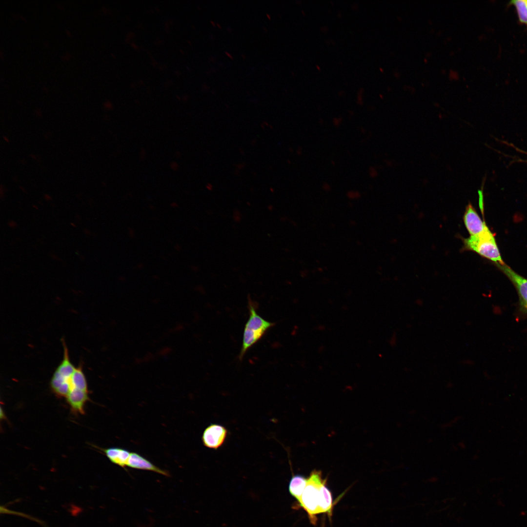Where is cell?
Here are the masks:
<instances>
[{
    "instance_id": "1",
    "label": "cell",
    "mask_w": 527,
    "mask_h": 527,
    "mask_svg": "<svg viewBox=\"0 0 527 527\" xmlns=\"http://www.w3.org/2000/svg\"><path fill=\"white\" fill-rule=\"evenodd\" d=\"M256 308L254 302L249 297V316L244 327L242 346L239 355V360H242L247 351L275 325L274 323L267 321L259 315Z\"/></svg>"
},
{
    "instance_id": "2",
    "label": "cell",
    "mask_w": 527,
    "mask_h": 527,
    "mask_svg": "<svg viewBox=\"0 0 527 527\" xmlns=\"http://www.w3.org/2000/svg\"><path fill=\"white\" fill-rule=\"evenodd\" d=\"M324 479L320 470H313L307 477L306 486L297 504L307 513L311 523H317V515L319 513L320 486Z\"/></svg>"
},
{
    "instance_id": "3",
    "label": "cell",
    "mask_w": 527,
    "mask_h": 527,
    "mask_svg": "<svg viewBox=\"0 0 527 527\" xmlns=\"http://www.w3.org/2000/svg\"><path fill=\"white\" fill-rule=\"evenodd\" d=\"M61 341L63 348V358L51 377L50 386L57 396L65 398L69 392L72 376L76 366L70 359L64 339L62 338Z\"/></svg>"
},
{
    "instance_id": "4",
    "label": "cell",
    "mask_w": 527,
    "mask_h": 527,
    "mask_svg": "<svg viewBox=\"0 0 527 527\" xmlns=\"http://www.w3.org/2000/svg\"><path fill=\"white\" fill-rule=\"evenodd\" d=\"M464 243L465 249L473 251L495 264H504L494 236L489 228L464 239Z\"/></svg>"
},
{
    "instance_id": "5",
    "label": "cell",
    "mask_w": 527,
    "mask_h": 527,
    "mask_svg": "<svg viewBox=\"0 0 527 527\" xmlns=\"http://www.w3.org/2000/svg\"><path fill=\"white\" fill-rule=\"evenodd\" d=\"M496 264L515 287L521 308L527 313V279L517 273L505 263L502 264L496 263Z\"/></svg>"
},
{
    "instance_id": "6",
    "label": "cell",
    "mask_w": 527,
    "mask_h": 527,
    "mask_svg": "<svg viewBox=\"0 0 527 527\" xmlns=\"http://www.w3.org/2000/svg\"><path fill=\"white\" fill-rule=\"evenodd\" d=\"M227 429L219 424H211L204 430L202 436L203 445L217 449L223 444L227 436Z\"/></svg>"
},
{
    "instance_id": "7",
    "label": "cell",
    "mask_w": 527,
    "mask_h": 527,
    "mask_svg": "<svg viewBox=\"0 0 527 527\" xmlns=\"http://www.w3.org/2000/svg\"><path fill=\"white\" fill-rule=\"evenodd\" d=\"M463 220L470 236L479 234L488 228L470 203L466 206Z\"/></svg>"
},
{
    "instance_id": "8",
    "label": "cell",
    "mask_w": 527,
    "mask_h": 527,
    "mask_svg": "<svg viewBox=\"0 0 527 527\" xmlns=\"http://www.w3.org/2000/svg\"><path fill=\"white\" fill-rule=\"evenodd\" d=\"M127 466L135 469L152 471L166 476H170L167 471L157 467L149 460L135 452L130 453Z\"/></svg>"
},
{
    "instance_id": "9",
    "label": "cell",
    "mask_w": 527,
    "mask_h": 527,
    "mask_svg": "<svg viewBox=\"0 0 527 527\" xmlns=\"http://www.w3.org/2000/svg\"><path fill=\"white\" fill-rule=\"evenodd\" d=\"M106 456L113 464L122 468L127 466L130 452L124 448L109 447L102 449Z\"/></svg>"
},
{
    "instance_id": "10",
    "label": "cell",
    "mask_w": 527,
    "mask_h": 527,
    "mask_svg": "<svg viewBox=\"0 0 527 527\" xmlns=\"http://www.w3.org/2000/svg\"><path fill=\"white\" fill-rule=\"evenodd\" d=\"M326 481L325 479L320 488L319 513H326L331 516L333 507V499L331 492L326 486Z\"/></svg>"
},
{
    "instance_id": "11",
    "label": "cell",
    "mask_w": 527,
    "mask_h": 527,
    "mask_svg": "<svg viewBox=\"0 0 527 527\" xmlns=\"http://www.w3.org/2000/svg\"><path fill=\"white\" fill-rule=\"evenodd\" d=\"M307 478L301 474L293 475L289 483L288 490L290 494L298 502L307 484Z\"/></svg>"
},
{
    "instance_id": "12",
    "label": "cell",
    "mask_w": 527,
    "mask_h": 527,
    "mask_svg": "<svg viewBox=\"0 0 527 527\" xmlns=\"http://www.w3.org/2000/svg\"><path fill=\"white\" fill-rule=\"evenodd\" d=\"M510 4L515 7L520 22L527 25V0H514Z\"/></svg>"
},
{
    "instance_id": "13",
    "label": "cell",
    "mask_w": 527,
    "mask_h": 527,
    "mask_svg": "<svg viewBox=\"0 0 527 527\" xmlns=\"http://www.w3.org/2000/svg\"><path fill=\"white\" fill-rule=\"evenodd\" d=\"M360 196V194L357 191H350L347 193V196L350 198H357Z\"/></svg>"
},
{
    "instance_id": "14",
    "label": "cell",
    "mask_w": 527,
    "mask_h": 527,
    "mask_svg": "<svg viewBox=\"0 0 527 527\" xmlns=\"http://www.w3.org/2000/svg\"><path fill=\"white\" fill-rule=\"evenodd\" d=\"M332 122L334 126L338 127L343 122V119L341 117H335L333 119Z\"/></svg>"
},
{
    "instance_id": "15",
    "label": "cell",
    "mask_w": 527,
    "mask_h": 527,
    "mask_svg": "<svg viewBox=\"0 0 527 527\" xmlns=\"http://www.w3.org/2000/svg\"><path fill=\"white\" fill-rule=\"evenodd\" d=\"M368 174L370 177L375 178L377 176V172L374 167L371 166L369 168Z\"/></svg>"
},
{
    "instance_id": "16",
    "label": "cell",
    "mask_w": 527,
    "mask_h": 527,
    "mask_svg": "<svg viewBox=\"0 0 527 527\" xmlns=\"http://www.w3.org/2000/svg\"><path fill=\"white\" fill-rule=\"evenodd\" d=\"M323 188L326 191H329L331 189L330 185L327 182H324L323 184Z\"/></svg>"
},
{
    "instance_id": "17",
    "label": "cell",
    "mask_w": 527,
    "mask_h": 527,
    "mask_svg": "<svg viewBox=\"0 0 527 527\" xmlns=\"http://www.w3.org/2000/svg\"><path fill=\"white\" fill-rule=\"evenodd\" d=\"M170 166H171V168L172 169L174 170H177V169L178 168V165L177 163L175 162H172L170 164Z\"/></svg>"
},
{
    "instance_id": "18",
    "label": "cell",
    "mask_w": 527,
    "mask_h": 527,
    "mask_svg": "<svg viewBox=\"0 0 527 527\" xmlns=\"http://www.w3.org/2000/svg\"><path fill=\"white\" fill-rule=\"evenodd\" d=\"M8 225L12 228H15L17 226V223L14 221H10L8 222Z\"/></svg>"
},
{
    "instance_id": "19",
    "label": "cell",
    "mask_w": 527,
    "mask_h": 527,
    "mask_svg": "<svg viewBox=\"0 0 527 527\" xmlns=\"http://www.w3.org/2000/svg\"><path fill=\"white\" fill-rule=\"evenodd\" d=\"M225 54H226V55H227V56H228V57H229L230 58H231V59H232V58H233V57H232V56H231V54H230L229 53H228V52H225Z\"/></svg>"
},
{
    "instance_id": "20",
    "label": "cell",
    "mask_w": 527,
    "mask_h": 527,
    "mask_svg": "<svg viewBox=\"0 0 527 527\" xmlns=\"http://www.w3.org/2000/svg\"><path fill=\"white\" fill-rule=\"evenodd\" d=\"M45 199H47V200H50V199H51V198H50V197H49V196L48 195H45Z\"/></svg>"
},
{
    "instance_id": "21",
    "label": "cell",
    "mask_w": 527,
    "mask_h": 527,
    "mask_svg": "<svg viewBox=\"0 0 527 527\" xmlns=\"http://www.w3.org/2000/svg\"><path fill=\"white\" fill-rule=\"evenodd\" d=\"M85 232L86 234H88L90 233L89 231H87V230H85Z\"/></svg>"
},
{
    "instance_id": "22",
    "label": "cell",
    "mask_w": 527,
    "mask_h": 527,
    "mask_svg": "<svg viewBox=\"0 0 527 527\" xmlns=\"http://www.w3.org/2000/svg\"><path fill=\"white\" fill-rule=\"evenodd\" d=\"M71 225H72L73 226H74V227H76V225H75V224H74L73 223H71Z\"/></svg>"
},
{
    "instance_id": "23",
    "label": "cell",
    "mask_w": 527,
    "mask_h": 527,
    "mask_svg": "<svg viewBox=\"0 0 527 527\" xmlns=\"http://www.w3.org/2000/svg\"><path fill=\"white\" fill-rule=\"evenodd\" d=\"M266 15H267V17H268V18H269V19H270V15H269V14H266Z\"/></svg>"
},
{
    "instance_id": "24",
    "label": "cell",
    "mask_w": 527,
    "mask_h": 527,
    "mask_svg": "<svg viewBox=\"0 0 527 527\" xmlns=\"http://www.w3.org/2000/svg\"><path fill=\"white\" fill-rule=\"evenodd\" d=\"M217 25H218V26H219V27H220V28H221V26H220V24H219L218 23H217Z\"/></svg>"
},
{
    "instance_id": "25",
    "label": "cell",
    "mask_w": 527,
    "mask_h": 527,
    "mask_svg": "<svg viewBox=\"0 0 527 527\" xmlns=\"http://www.w3.org/2000/svg\"><path fill=\"white\" fill-rule=\"evenodd\" d=\"M526 154H527V153H526Z\"/></svg>"
}]
</instances>
